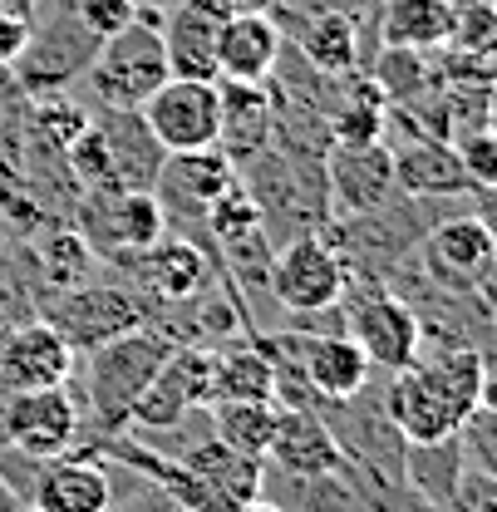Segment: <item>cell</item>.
Segmentation results:
<instances>
[{"instance_id": "obj_1", "label": "cell", "mask_w": 497, "mask_h": 512, "mask_svg": "<svg viewBox=\"0 0 497 512\" xmlns=\"http://www.w3.org/2000/svg\"><path fill=\"white\" fill-rule=\"evenodd\" d=\"M158 25H163V10L138 5V15L119 35L99 40L89 69L79 74L94 109H143V99L173 74L168 55H163V30Z\"/></svg>"}, {"instance_id": "obj_2", "label": "cell", "mask_w": 497, "mask_h": 512, "mask_svg": "<svg viewBox=\"0 0 497 512\" xmlns=\"http://www.w3.org/2000/svg\"><path fill=\"white\" fill-rule=\"evenodd\" d=\"M173 340L153 325H138L128 335H114L109 345L89 350V370H84V409L99 424V434H124L128 414L138 404V394L148 389L153 370L168 360Z\"/></svg>"}, {"instance_id": "obj_3", "label": "cell", "mask_w": 497, "mask_h": 512, "mask_svg": "<svg viewBox=\"0 0 497 512\" xmlns=\"http://www.w3.org/2000/svg\"><path fill=\"white\" fill-rule=\"evenodd\" d=\"M414 266L424 281H434L443 291L458 296H483L493 301V276H497V237L488 212H448L419 237Z\"/></svg>"}, {"instance_id": "obj_4", "label": "cell", "mask_w": 497, "mask_h": 512, "mask_svg": "<svg viewBox=\"0 0 497 512\" xmlns=\"http://www.w3.org/2000/svg\"><path fill=\"white\" fill-rule=\"evenodd\" d=\"M99 50V35H89L74 15V0H40L30 15V40L20 50V60L10 64L15 84L40 99V94H69V84H79V74L89 69Z\"/></svg>"}, {"instance_id": "obj_5", "label": "cell", "mask_w": 497, "mask_h": 512, "mask_svg": "<svg viewBox=\"0 0 497 512\" xmlns=\"http://www.w3.org/2000/svg\"><path fill=\"white\" fill-rule=\"evenodd\" d=\"M340 311H345V335L370 355L374 370L394 375V370H409L424 350V330L414 306L389 291L384 281L374 276H350L345 281V296H340Z\"/></svg>"}, {"instance_id": "obj_6", "label": "cell", "mask_w": 497, "mask_h": 512, "mask_svg": "<svg viewBox=\"0 0 497 512\" xmlns=\"http://www.w3.org/2000/svg\"><path fill=\"white\" fill-rule=\"evenodd\" d=\"M237 183V168L217 153V148H197V153H168L158 178H153V197L163 207V222L173 237H187L192 247H202L207 261L217 266V247L207 237V212L222 192ZM222 271V266H217Z\"/></svg>"}, {"instance_id": "obj_7", "label": "cell", "mask_w": 497, "mask_h": 512, "mask_svg": "<svg viewBox=\"0 0 497 512\" xmlns=\"http://www.w3.org/2000/svg\"><path fill=\"white\" fill-rule=\"evenodd\" d=\"M40 320H50L64 335V345L74 355H89L99 345H109L114 335H128L148 320L143 296L124 281H84L40 301Z\"/></svg>"}, {"instance_id": "obj_8", "label": "cell", "mask_w": 497, "mask_h": 512, "mask_svg": "<svg viewBox=\"0 0 497 512\" xmlns=\"http://www.w3.org/2000/svg\"><path fill=\"white\" fill-rule=\"evenodd\" d=\"M345 281H350V266L345 256L335 252V242L320 232H301L291 242H281L271 252V276H266V291L276 296V306H286L291 316H306V311H330L340 306L345 296Z\"/></svg>"}, {"instance_id": "obj_9", "label": "cell", "mask_w": 497, "mask_h": 512, "mask_svg": "<svg viewBox=\"0 0 497 512\" xmlns=\"http://www.w3.org/2000/svg\"><path fill=\"white\" fill-rule=\"evenodd\" d=\"M384 143L394 158V188L409 197H463V192H493V188H473V178L463 173L458 153L448 138H434L414 124L404 109L389 104L384 119Z\"/></svg>"}, {"instance_id": "obj_10", "label": "cell", "mask_w": 497, "mask_h": 512, "mask_svg": "<svg viewBox=\"0 0 497 512\" xmlns=\"http://www.w3.org/2000/svg\"><path fill=\"white\" fill-rule=\"evenodd\" d=\"M143 124L163 143V153H197L217 148V124H222V89L217 79H178L168 74L148 99H143Z\"/></svg>"}, {"instance_id": "obj_11", "label": "cell", "mask_w": 497, "mask_h": 512, "mask_svg": "<svg viewBox=\"0 0 497 512\" xmlns=\"http://www.w3.org/2000/svg\"><path fill=\"white\" fill-rule=\"evenodd\" d=\"M207 404H212V350L207 345H173L168 360L153 370L148 389L138 394L128 429L168 434L192 409H207Z\"/></svg>"}, {"instance_id": "obj_12", "label": "cell", "mask_w": 497, "mask_h": 512, "mask_svg": "<svg viewBox=\"0 0 497 512\" xmlns=\"http://www.w3.org/2000/svg\"><path fill=\"white\" fill-rule=\"evenodd\" d=\"M114 271H128L133 276V291L143 296V306H178V301H192L197 291H207L222 271L207 261L202 247H192L187 237H173L163 232L158 242H148L143 252H124L109 261Z\"/></svg>"}, {"instance_id": "obj_13", "label": "cell", "mask_w": 497, "mask_h": 512, "mask_svg": "<svg viewBox=\"0 0 497 512\" xmlns=\"http://www.w3.org/2000/svg\"><path fill=\"white\" fill-rule=\"evenodd\" d=\"M0 424H5L10 448H20L30 458H55L79 444V399L69 394V384L15 389V394H5Z\"/></svg>"}, {"instance_id": "obj_14", "label": "cell", "mask_w": 497, "mask_h": 512, "mask_svg": "<svg viewBox=\"0 0 497 512\" xmlns=\"http://www.w3.org/2000/svg\"><path fill=\"white\" fill-rule=\"evenodd\" d=\"M325 192L330 217H360L394 192V158L389 143H330L325 148Z\"/></svg>"}, {"instance_id": "obj_15", "label": "cell", "mask_w": 497, "mask_h": 512, "mask_svg": "<svg viewBox=\"0 0 497 512\" xmlns=\"http://www.w3.org/2000/svg\"><path fill=\"white\" fill-rule=\"evenodd\" d=\"M25 498L35 512H109L114 508V478H109V463L69 448L55 458H40Z\"/></svg>"}, {"instance_id": "obj_16", "label": "cell", "mask_w": 497, "mask_h": 512, "mask_svg": "<svg viewBox=\"0 0 497 512\" xmlns=\"http://www.w3.org/2000/svg\"><path fill=\"white\" fill-rule=\"evenodd\" d=\"M74 375V350L64 345V335L50 320H20L0 335V389H50L69 384Z\"/></svg>"}, {"instance_id": "obj_17", "label": "cell", "mask_w": 497, "mask_h": 512, "mask_svg": "<svg viewBox=\"0 0 497 512\" xmlns=\"http://www.w3.org/2000/svg\"><path fill=\"white\" fill-rule=\"evenodd\" d=\"M281 25L256 10V5H232L217 25V79L227 84H266L271 64L281 60Z\"/></svg>"}, {"instance_id": "obj_18", "label": "cell", "mask_w": 497, "mask_h": 512, "mask_svg": "<svg viewBox=\"0 0 497 512\" xmlns=\"http://www.w3.org/2000/svg\"><path fill=\"white\" fill-rule=\"evenodd\" d=\"M232 0H173L163 5V55L178 79H217V25Z\"/></svg>"}, {"instance_id": "obj_19", "label": "cell", "mask_w": 497, "mask_h": 512, "mask_svg": "<svg viewBox=\"0 0 497 512\" xmlns=\"http://www.w3.org/2000/svg\"><path fill=\"white\" fill-rule=\"evenodd\" d=\"M345 463V453L335 444V429L325 414L315 409H276V434L266 448V468L296 473V478H320L335 473Z\"/></svg>"}, {"instance_id": "obj_20", "label": "cell", "mask_w": 497, "mask_h": 512, "mask_svg": "<svg viewBox=\"0 0 497 512\" xmlns=\"http://www.w3.org/2000/svg\"><path fill=\"white\" fill-rule=\"evenodd\" d=\"M281 35L320 74L365 69V30H360V15L355 10H311V15H296L291 25H281Z\"/></svg>"}, {"instance_id": "obj_21", "label": "cell", "mask_w": 497, "mask_h": 512, "mask_svg": "<svg viewBox=\"0 0 497 512\" xmlns=\"http://www.w3.org/2000/svg\"><path fill=\"white\" fill-rule=\"evenodd\" d=\"M89 119L99 128L109 163H114V188H153L158 168H163V143L153 138V128L143 124L138 109H89Z\"/></svg>"}, {"instance_id": "obj_22", "label": "cell", "mask_w": 497, "mask_h": 512, "mask_svg": "<svg viewBox=\"0 0 497 512\" xmlns=\"http://www.w3.org/2000/svg\"><path fill=\"white\" fill-rule=\"evenodd\" d=\"M222 89V124H217V153L242 168L247 158H256L261 148H271V133H276V114H271V99H266V84H227L217 79Z\"/></svg>"}, {"instance_id": "obj_23", "label": "cell", "mask_w": 497, "mask_h": 512, "mask_svg": "<svg viewBox=\"0 0 497 512\" xmlns=\"http://www.w3.org/2000/svg\"><path fill=\"white\" fill-rule=\"evenodd\" d=\"M379 409L404 434V444H438V439H453L458 434V419L443 409V399L424 384V375L414 365L389 375V389H384V404Z\"/></svg>"}, {"instance_id": "obj_24", "label": "cell", "mask_w": 497, "mask_h": 512, "mask_svg": "<svg viewBox=\"0 0 497 512\" xmlns=\"http://www.w3.org/2000/svg\"><path fill=\"white\" fill-rule=\"evenodd\" d=\"M25 256H30V271L40 281L45 296L69 291V286H84L99 266V256L89 252V242L69 227V222H45L25 237Z\"/></svg>"}, {"instance_id": "obj_25", "label": "cell", "mask_w": 497, "mask_h": 512, "mask_svg": "<svg viewBox=\"0 0 497 512\" xmlns=\"http://www.w3.org/2000/svg\"><path fill=\"white\" fill-rule=\"evenodd\" d=\"M187 468L227 503V508H242L251 498H261V478H266V458H247V453H237V448H227L222 439H197V444L178 453Z\"/></svg>"}, {"instance_id": "obj_26", "label": "cell", "mask_w": 497, "mask_h": 512, "mask_svg": "<svg viewBox=\"0 0 497 512\" xmlns=\"http://www.w3.org/2000/svg\"><path fill=\"white\" fill-rule=\"evenodd\" d=\"M379 45L399 50H443L448 45V0H389L374 15Z\"/></svg>"}, {"instance_id": "obj_27", "label": "cell", "mask_w": 497, "mask_h": 512, "mask_svg": "<svg viewBox=\"0 0 497 512\" xmlns=\"http://www.w3.org/2000/svg\"><path fill=\"white\" fill-rule=\"evenodd\" d=\"M212 409V439L227 448L247 453V458H266L271 434H276V404L271 399H217Z\"/></svg>"}, {"instance_id": "obj_28", "label": "cell", "mask_w": 497, "mask_h": 512, "mask_svg": "<svg viewBox=\"0 0 497 512\" xmlns=\"http://www.w3.org/2000/svg\"><path fill=\"white\" fill-rule=\"evenodd\" d=\"M217 399H271V355L256 345H217L212 350V404Z\"/></svg>"}, {"instance_id": "obj_29", "label": "cell", "mask_w": 497, "mask_h": 512, "mask_svg": "<svg viewBox=\"0 0 497 512\" xmlns=\"http://www.w3.org/2000/svg\"><path fill=\"white\" fill-rule=\"evenodd\" d=\"M448 50H493V0H448Z\"/></svg>"}, {"instance_id": "obj_30", "label": "cell", "mask_w": 497, "mask_h": 512, "mask_svg": "<svg viewBox=\"0 0 497 512\" xmlns=\"http://www.w3.org/2000/svg\"><path fill=\"white\" fill-rule=\"evenodd\" d=\"M453 153H458L463 173L473 178V188H493L497 183V138H493V128H478V133L453 138Z\"/></svg>"}, {"instance_id": "obj_31", "label": "cell", "mask_w": 497, "mask_h": 512, "mask_svg": "<svg viewBox=\"0 0 497 512\" xmlns=\"http://www.w3.org/2000/svg\"><path fill=\"white\" fill-rule=\"evenodd\" d=\"M74 15H79V25L89 35L109 40V35H119L128 20L138 15V0H74Z\"/></svg>"}, {"instance_id": "obj_32", "label": "cell", "mask_w": 497, "mask_h": 512, "mask_svg": "<svg viewBox=\"0 0 497 512\" xmlns=\"http://www.w3.org/2000/svg\"><path fill=\"white\" fill-rule=\"evenodd\" d=\"M25 40H30V20H25V15L0 10V69H10V64L20 60Z\"/></svg>"}, {"instance_id": "obj_33", "label": "cell", "mask_w": 497, "mask_h": 512, "mask_svg": "<svg viewBox=\"0 0 497 512\" xmlns=\"http://www.w3.org/2000/svg\"><path fill=\"white\" fill-rule=\"evenodd\" d=\"M232 512H281L271 498H251V503H242V508H232Z\"/></svg>"}, {"instance_id": "obj_34", "label": "cell", "mask_w": 497, "mask_h": 512, "mask_svg": "<svg viewBox=\"0 0 497 512\" xmlns=\"http://www.w3.org/2000/svg\"><path fill=\"white\" fill-rule=\"evenodd\" d=\"M232 5H256V10H271L276 0H232Z\"/></svg>"}, {"instance_id": "obj_35", "label": "cell", "mask_w": 497, "mask_h": 512, "mask_svg": "<svg viewBox=\"0 0 497 512\" xmlns=\"http://www.w3.org/2000/svg\"><path fill=\"white\" fill-rule=\"evenodd\" d=\"M173 512H192V508H173Z\"/></svg>"}, {"instance_id": "obj_36", "label": "cell", "mask_w": 497, "mask_h": 512, "mask_svg": "<svg viewBox=\"0 0 497 512\" xmlns=\"http://www.w3.org/2000/svg\"><path fill=\"white\" fill-rule=\"evenodd\" d=\"M0 79H5V69H0Z\"/></svg>"}, {"instance_id": "obj_37", "label": "cell", "mask_w": 497, "mask_h": 512, "mask_svg": "<svg viewBox=\"0 0 497 512\" xmlns=\"http://www.w3.org/2000/svg\"><path fill=\"white\" fill-rule=\"evenodd\" d=\"M0 247H5V237H0Z\"/></svg>"}]
</instances>
